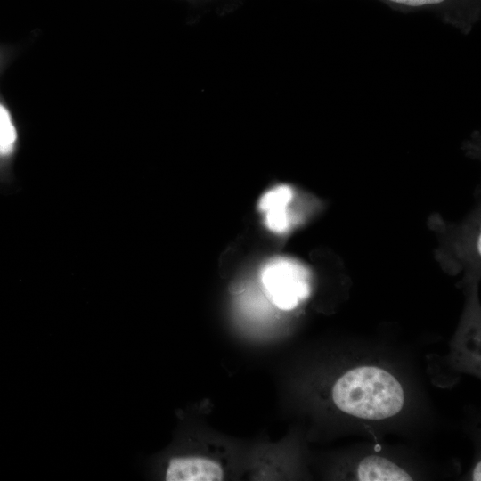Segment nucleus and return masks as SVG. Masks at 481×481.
I'll return each mask as SVG.
<instances>
[{
    "mask_svg": "<svg viewBox=\"0 0 481 481\" xmlns=\"http://www.w3.org/2000/svg\"><path fill=\"white\" fill-rule=\"evenodd\" d=\"M335 404L344 412L365 420H382L400 412L404 391L387 371L362 366L346 371L332 389Z\"/></svg>",
    "mask_w": 481,
    "mask_h": 481,
    "instance_id": "f257e3e1",
    "label": "nucleus"
},
{
    "mask_svg": "<svg viewBox=\"0 0 481 481\" xmlns=\"http://www.w3.org/2000/svg\"><path fill=\"white\" fill-rule=\"evenodd\" d=\"M292 199L293 190L286 184L270 189L260 198L258 208L265 214V223L270 231L284 233L289 229L292 217L289 205Z\"/></svg>",
    "mask_w": 481,
    "mask_h": 481,
    "instance_id": "7ed1b4c3",
    "label": "nucleus"
},
{
    "mask_svg": "<svg viewBox=\"0 0 481 481\" xmlns=\"http://www.w3.org/2000/svg\"><path fill=\"white\" fill-rule=\"evenodd\" d=\"M261 281L270 301L279 309L289 311L311 293L308 269L289 257H275L261 272Z\"/></svg>",
    "mask_w": 481,
    "mask_h": 481,
    "instance_id": "f03ea898",
    "label": "nucleus"
},
{
    "mask_svg": "<svg viewBox=\"0 0 481 481\" xmlns=\"http://www.w3.org/2000/svg\"><path fill=\"white\" fill-rule=\"evenodd\" d=\"M395 3L410 5V6H420L428 4H437L444 0H391Z\"/></svg>",
    "mask_w": 481,
    "mask_h": 481,
    "instance_id": "0eeeda50",
    "label": "nucleus"
},
{
    "mask_svg": "<svg viewBox=\"0 0 481 481\" xmlns=\"http://www.w3.org/2000/svg\"><path fill=\"white\" fill-rule=\"evenodd\" d=\"M223 477L221 465L202 457L172 459L166 472V480L169 481H217Z\"/></svg>",
    "mask_w": 481,
    "mask_h": 481,
    "instance_id": "20e7f679",
    "label": "nucleus"
},
{
    "mask_svg": "<svg viewBox=\"0 0 481 481\" xmlns=\"http://www.w3.org/2000/svg\"><path fill=\"white\" fill-rule=\"evenodd\" d=\"M473 479L474 480H480V462L476 466L474 472H473Z\"/></svg>",
    "mask_w": 481,
    "mask_h": 481,
    "instance_id": "6e6552de",
    "label": "nucleus"
},
{
    "mask_svg": "<svg viewBox=\"0 0 481 481\" xmlns=\"http://www.w3.org/2000/svg\"><path fill=\"white\" fill-rule=\"evenodd\" d=\"M19 135L8 110L0 104V179L10 182L4 174L5 165L10 162L18 148Z\"/></svg>",
    "mask_w": 481,
    "mask_h": 481,
    "instance_id": "423d86ee",
    "label": "nucleus"
},
{
    "mask_svg": "<svg viewBox=\"0 0 481 481\" xmlns=\"http://www.w3.org/2000/svg\"><path fill=\"white\" fill-rule=\"evenodd\" d=\"M357 477L362 481H405L411 476L403 469L380 456H368L359 464Z\"/></svg>",
    "mask_w": 481,
    "mask_h": 481,
    "instance_id": "39448f33",
    "label": "nucleus"
}]
</instances>
